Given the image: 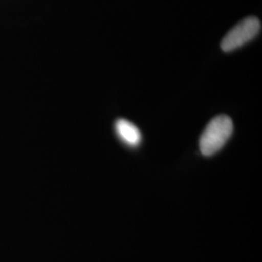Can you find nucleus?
Instances as JSON below:
<instances>
[{"mask_svg": "<svg viewBox=\"0 0 262 262\" xmlns=\"http://www.w3.org/2000/svg\"><path fill=\"white\" fill-rule=\"evenodd\" d=\"M233 132L232 120L225 115H220L208 123L201 134L199 148L203 156L215 155L225 145Z\"/></svg>", "mask_w": 262, "mask_h": 262, "instance_id": "obj_1", "label": "nucleus"}, {"mask_svg": "<svg viewBox=\"0 0 262 262\" xmlns=\"http://www.w3.org/2000/svg\"><path fill=\"white\" fill-rule=\"evenodd\" d=\"M260 28L261 25L257 18H246L235 26L223 39L221 44L223 51L231 52L242 47L259 33Z\"/></svg>", "mask_w": 262, "mask_h": 262, "instance_id": "obj_2", "label": "nucleus"}, {"mask_svg": "<svg viewBox=\"0 0 262 262\" xmlns=\"http://www.w3.org/2000/svg\"><path fill=\"white\" fill-rule=\"evenodd\" d=\"M116 131L125 144L131 147L138 146L142 140V134L139 128L132 122L120 119L116 122Z\"/></svg>", "mask_w": 262, "mask_h": 262, "instance_id": "obj_3", "label": "nucleus"}]
</instances>
